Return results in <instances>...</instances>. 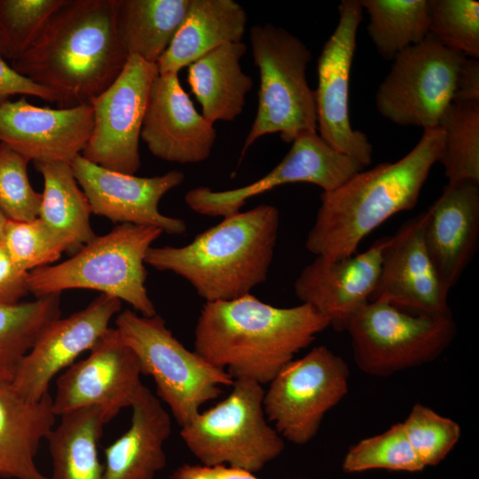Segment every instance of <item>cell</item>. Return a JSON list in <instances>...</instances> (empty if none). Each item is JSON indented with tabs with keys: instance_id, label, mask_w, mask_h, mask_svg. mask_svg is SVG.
I'll return each mask as SVG.
<instances>
[{
	"instance_id": "43",
	"label": "cell",
	"mask_w": 479,
	"mask_h": 479,
	"mask_svg": "<svg viewBox=\"0 0 479 479\" xmlns=\"http://www.w3.org/2000/svg\"><path fill=\"white\" fill-rule=\"evenodd\" d=\"M9 219L0 210V243H3Z\"/></svg>"
},
{
	"instance_id": "34",
	"label": "cell",
	"mask_w": 479,
	"mask_h": 479,
	"mask_svg": "<svg viewBox=\"0 0 479 479\" xmlns=\"http://www.w3.org/2000/svg\"><path fill=\"white\" fill-rule=\"evenodd\" d=\"M428 28L445 47L479 59V3L472 0H428Z\"/></svg>"
},
{
	"instance_id": "41",
	"label": "cell",
	"mask_w": 479,
	"mask_h": 479,
	"mask_svg": "<svg viewBox=\"0 0 479 479\" xmlns=\"http://www.w3.org/2000/svg\"><path fill=\"white\" fill-rule=\"evenodd\" d=\"M169 479H261L250 471L228 466L184 464Z\"/></svg>"
},
{
	"instance_id": "37",
	"label": "cell",
	"mask_w": 479,
	"mask_h": 479,
	"mask_svg": "<svg viewBox=\"0 0 479 479\" xmlns=\"http://www.w3.org/2000/svg\"><path fill=\"white\" fill-rule=\"evenodd\" d=\"M66 0H0V35L11 60L37 39Z\"/></svg>"
},
{
	"instance_id": "24",
	"label": "cell",
	"mask_w": 479,
	"mask_h": 479,
	"mask_svg": "<svg viewBox=\"0 0 479 479\" xmlns=\"http://www.w3.org/2000/svg\"><path fill=\"white\" fill-rule=\"evenodd\" d=\"M50 393L37 401L20 395L12 381H0V476L49 479L35 463L40 443L54 428Z\"/></svg>"
},
{
	"instance_id": "6",
	"label": "cell",
	"mask_w": 479,
	"mask_h": 479,
	"mask_svg": "<svg viewBox=\"0 0 479 479\" xmlns=\"http://www.w3.org/2000/svg\"><path fill=\"white\" fill-rule=\"evenodd\" d=\"M249 42L260 86L256 115L240 159L265 135L279 133L284 142L292 143L299 136L318 130L316 94L306 73L311 53L305 43L271 23L253 26Z\"/></svg>"
},
{
	"instance_id": "29",
	"label": "cell",
	"mask_w": 479,
	"mask_h": 479,
	"mask_svg": "<svg viewBox=\"0 0 479 479\" xmlns=\"http://www.w3.org/2000/svg\"><path fill=\"white\" fill-rule=\"evenodd\" d=\"M43 178L38 217L76 253L96 234L90 225L91 208L69 162H37Z\"/></svg>"
},
{
	"instance_id": "17",
	"label": "cell",
	"mask_w": 479,
	"mask_h": 479,
	"mask_svg": "<svg viewBox=\"0 0 479 479\" xmlns=\"http://www.w3.org/2000/svg\"><path fill=\"white\" fill-rule=\"evenodd\" d=\"M121 308L119 299L102 294L84 309L50 322L19 365L12 381L17 391L31 401L49 393L51 380L93 348Z\"/></svg>"
},
{
	"instance_id": "35",
	"label": "cell",
	"mask_w": 479,
	"mask_h": 479,
	"mask_svg": "<svg viewBox=\"0 0 479 479\" xmlns=\"http://www.w3.org/2000/svg\"><path fill=\"white\" fill-rule=\"evenodd\" d=\"M3 243L16 268L25 273L51 265L70 250L68 242L39 217L9 220Z\"/></svg>"
},
{
	"instance_id": "5",
	"label": "cell",
	"mask_w": 479,
	"mask_h": 479,
	"mask_svg": "<svg viewBox=\"0 0 479 479\" xmlns=\"http://www.w3.org/2000/svg\"><path fill=\"white\" fill-rule=\"evenodd\" d=\"M162 232L153 226L121 224L68 260L28 272V292L40 298L69 289L97 290L127 302L140 315L154 316L145 287V257Z\"/></svg>"
},
{
	"instance_id": "11",
	"label": "cell",
	"mask_w": 479,
	"mask_h": 479,
	"mask_svg": "<svg viewBox=\"0 0 479 479\" xmlns=\"http://www.w3.org/2000/svg\"><path fill=\"white\" fill-rule=\"evenodd\" d=\"M466 58L428 34L394 58L375 94L377 111L396 125L437 127Z\"/></svg>"
},
{
	"instance_id": "42",
	"label": "cell",
	"mask_w": 479,
	"mask_h": 479,
	"mask_svg": "<svg viewBox=\"0 0 479 479\" xmlns=\"http://www.w3.org/2000/svg\"><path fill=\"white\" fill-rule=\"evenodd\" d=\"M452 101L479 102V60L466 58L456 78Z\"/></svg>"
},
{
	"instance_id": "16",
	"label": "cell",
	"mask_w": 479,
	"mask_h": 479,
	"mask_svg": "<svg viewBox=\"0 0 479 479\" xmlns=\"http://www.w3.org/2000/svg\"><path fill=\"white\" fill-rule=\"evenodd\" d=\"M71 167L92 214L114 223L156 227L169 234L186 231L184 220L164 216L158 208L161 199L184 182L182 171L140 177L107 169L82 154L72 161Z\"/></svg>"
},
{
	"instance_id": "33",
	"label": "cell",
	"mask_w": 479,
	"mask_h": 479,
	"mask_svg": "<svg viewBox=\"0 0 479 479\" xmlns=\"http://www.w3.org/2000/svg\"><path fill=\"white\" fill-rule=\"evenodd\" d=\"M424 467L407 439L402 422L352 445L342 462L347 473L370 469L418 472Z\"/></svg>"
},
{
	"instance_id": "32",
	"label": "cell",
	"mask_w": 479,
	"mask_h": 479,
	"mask_svg": "<svg viewBox=\"0 0 479 479\" xmlns=\"http://www.w3.org/2000/svg\"><path fill=\"white\" fill-rule=\"evenodd\" d=\"M438 127L444 133L438 162L444 169L448 183H479V102L452 101Z\"/></svg>"
},
{
	"instance_id": "40",
	"label": "cell",
	"mask_w": 479,
	"mask_h": 479,
	"mask_svg": "<svg viewBox=\"0 0 479 479\" xmlns=\"http://www.w3.org/2000/svg\"><path fill=\"white\" fill-rule=\"evenodd\" d=\"M27 273L16 268L4 243H0V305H13L27 294Z\"/></svg>"
},
{
	"instance_id": "36",
	"label": "cell",
	"mask_w": 479,
	"mask_h": 479,
	"mask_svg": "<svg viewBox=\"0 0 479 479\" xmlns=\"http://www.w3.org/2000/svg\"><path fill=\"white\" fill-rule=\"evenodd\" d=\"M402 424L424 467L439 464L455 447L461 435L459 423L420 403L412 407Z\"/></svg>"
},
{
	"instance_id": "1",
	"label": "cell",
	"mask_w": 479,
	"mask_h": 479,
	"mask_svg": "<svg viewBox=\"0 0 479 479\" xmlns=\"http://www.w3.org/2000/svg\"><path fill=\"white\" fill-rule=\"evenodd\" d=\"M117 0H66L12 68L48 89L58 108L90 104L120 75L128 53L116 29Z\"/></svg>"
},
{
	"instance_id": "18",
	"label": "cell",
	"mask_w": 479,
	"mask_h": 479,
	"mask_svg": "<svg viewBox=\"0 0 479 479\" xmlns=\"http://www.w3.org/2000/svg\"><path fill=\"white\" fill-rule=\"evenodd\" d=\"M423 223L424 211L390 236L369 301L385 302L417 315L451 314L449 291L439 279L424 244Z\"/></svg>"
},
{
	"instance_id": "30",
	"label": "cell",
	"mask_w": 479,
	"mask_h": 479,
	"mask_svg": "<svg viewBox=\"0 0 479 479\" xmlns=\"http://www.w3.org/2000/svg\"><path fill=\"white\" fill-rule=\"evenodd\" d=\"M367 12L368 35L387 60L429 34L428 0H359Z\"/></svg>"
},
{
	"instance_id": "39",
	"label": "cell",
	"mask_w": 479,
	"mask_h": 479,
	"mask_svg": "<svg viewBox=\"0 0 479 479\" xmlns=\"http://www.w3.org/2000/svg\"><path fill=\"white\" fill-rule=\"evenodd\" d=\"M13 95L34 96L55 103L48 89L19 74L0 53V105Z\"/></svg>"
},
{
	"instance_id": "19",
	"label": "cell",
	"mask_w": 479,
	"mask_h": 479,
	"mask_svg": "<svg viewBox=\"0 0 479 479\" xmlns=\"http://www.w3.org/2000/svg\"><path fill=\"white\" fill-rule=\"evenodd\" d=\"M92 129L90 104L54 109L21 97L0 105V143L35 163H71L82 153Z\"/></svg>"
},
{
	"instance_id": "26",
	"label": "cell",
	"mask_w": 479,
	"mask_h": 479,
	"mask_svg": "<svg viewBox=\"0 0 479 479\" xmlns=\"http://www.w3.org/2000/svg\"><path fill=\"white\" fill-rule=\"evenodd\" d=\"M243 42L229 43L207 52L188 66L187 82L211 123L233 122L243 111L253 82L241 67Z\"/></svg>"
},
{
	"instance_id": "15",
	"label": "cell",
	"mask_w": 479,
	"mask_h": 479,
	"mask_svg": "<svg viewBox=\"0 0 479 479\" xmlns=\"http://www.w3.org/2000/svg\"><path fill=\"white\" fill-rule=\"evenodd\" d=\"M137 357L116 328L110 327L90 355L67 368L57 379L52 397L57 416L98 406L111 421L130 407L144 386Z\"/></svg>"
},
{
	"instance_id": "31",
	"label": "cell",
	"mask_w": 479,
	"mask_h": 479,
	"mask_svg": "<svg viewBox=\"0 0 479 479\" xmlns=\"http://www.w3.org/2000/svg\"><path fill=\"white\" fill-rule=\"evenodd\" d=\"M59 317L60 294L0 305V381H12L42 331Z\"/></svg>"
},
{
	"instance_id": "2",
	"label": "cell",
	"mask_w": 479,
	"mask_h": 479,
	"mask_svg": "<svg viewBox=\"0 0 479 479\" xmlns=\"http://www.w3.org/2000/svg\"><path fill=\"white\" fill-rule=\"evenodd\" d=\"M329 326L309 304L279 308L248 294L205 302L194 330V351L233 380L263 386Z\"/></svg>"
},
{
	"instance_id": "25",
	"label": "cell",
	"mask_w": 479,
	"mask_h": 479,
	"mask_svg": "<svg viewBox=\"0 0 479 479\" xmlns=\"http://www.w3.org/2000/svg\"><path fill=\"white\" fill-rule=\"evenodd\" d=\"M247 15L234 0H190L169 47L156 63L159 75L179 73L215 48L242 42Z\"/></svg>"
},
{
	"instance_id": "28",
	"label": "cell",
	"mask_w": 479,
	"mask_h": 479,
	"mask_svg": "<svg viewBox=\"0 0 479 479\" xmlns=\"http://www.w3.org/2000/svg\"><path fill=\"white\" fill-rule=\"evenodd\" d=\"M190 0H117L116 29L128 55L156 64L169 47Z\"/></svg>"
},
{
	"instance_id": "7",
	"label": "cell",
	"mask_w": 479,
	"mask_h": 479,
	"mask_svg": "<svg viewBox=\"0 0 479 479\" xmlns=\"http://www.w3.org/2000/svg\"><path fill=\"white\" fill-rule=\"evenodd\" d=\"M115 325L180 427L217 398L222 387H232L234 380L227 372L186 349L158 314L145 317L126 310L118 313Z\"/></svg>"
},
{
	"instance_id": "22",
	"label": "cell",
	"mask_w": 479,
	"mask_h": 479,
	"mask_svg": "<svg viewBox=\"0 0 479 479\" xmlns=\"http://www.w3.org/2000/svg\"><path fill=\"white\" fill-rule=\"evenodd\" d=\"M423 240L436 274L450 291L473 260L479 242V183H448L424 211Z\"/></svg>"
},
{
	"instance_id": "13",
	"label": "cell",
	"mask_w": 479,
	"mask_h": 479,
	"mask_svg": "<svg viewBox=\"0 0 479 479\" xmlns=\"http://www.w3.org/2000/svg\"><path fill=\"white\" fill-rule=\"evenodd\" d=\"M363 11L359 0L339 4L337 26L318 60L315 94L318 134L333 149L366 167L373 145L364 132L352 128L349 107L350 70Z\"/></svg>"
},
{
	"instance_id": "14",
	"label": "cell",
	"mask_w": 479,
	"mask_h": 479,
	"mask_svg": "<svg viewBox=\"0 0 479 479\" xmlns=\"http://www.w3.org/2000/svg\"><path fill=\"white\" fill-rule=\"evenodd\" d=\"M364 169L357 161L329 146L318 132H308L296 137L282 161L262 178L225 191L199 186L186 192L185 201L200 215L226 217L240 212L249 199L279 185L309 183L322 192H331Z\"/></svg>"
},
{
	"instance_id": "38",
	"label": "cell",
	"mask_w": 479,
	"mask_h": 479,
	"mask_svg": "<svg viewBox=\"0 0 479 479\" xmlns=\"http://www.w3.org/2000/svg\"><path fill=\"white\" fill-rule=\"evenodd\" d=\"M28 162L0 143V210L12 221H31L38 217L42 193L30 185Z\"/></svg>"
},
{
	"instance_id": "3",
	"label": "cell",
	"mask_w": 479,
	"mask_h": 479,
	"mask_svg": "<svg viewBox=\"0 0 479 479\" xmlns=\"http://www.w3.org/2000/svg\"><path fill=\"white\" fill-rule=\"evenodd\" d=\"M443 147L442 130L425 129L401 159L363 169L335 190L322 192L305 242L308 251L332 262L357 254L360 242L374 229L415 207Z\"/></svg>"
},
{
	"instance_id": "12",
	"label": "cell",
	"mask_w": 479,
	"mask_h": 479,
	"mask_svg": "<svg viewBox=\"0 0 479 479\" xmlns=\"http://www.w3.org/2000/svg\"><path fill=\"white\" fill-rule=\"evenodd\" d=\"M156 64L129 55L117 79L90 104L93 129L82 156L114 171L134 175L140 168L139 139Z\"/></svg>"
},
{
	"instance_id": "21",
	"label": "cell",
	"mask_w": 479,
	"mask_h": 479,
	"mask_svg": "<svg viewBox=\"0 0 479 479\" xmlns=\"http://www.w3.org/2000/svg\"><path fill=\"white\" fill-rule=\"evenodd\" d=\"M389 238L381 237L366 251L338 261L316 256L294 281L296 297L324 315L335 331H345L351 316L369 301L376 287Z\"/></svg>"
},
{
	"instance_id": "27",
	"label": "cell",
	"mask_w": 479,
	"mask_h": 479,
	"mask_svg": "<svg viewBox=\"0 0 479 479\" xmlns=\"http://www.w3.org/2000/svg\"><path fill=\"white\" fill-rule=\"evenodd\" d=\"M105 412L98 406L78 409L60 416L59 424L47 437L52 462L49 479H104L98 442Z\"/></svg>"
},
{
	"instance_id": "10",
	"label": "cell",
	"mask_w": 479,
	"mask_h": 479,
	"mask_svg": "<svg viewBox=\"0 0 479 479\" xmlns=\"http://www.w3.org/2000/svg\"><path fill=\"white\" fill-rule=\"evenodd\" d=\"M349 368L326 346L293 359L268 383L263 410L284 440L305 444L318 433L325 415L349 390Z\"/></svg>"
},
{
	"instance_id": "4",
	"label": "cell",
	"mask_w": 479,
	"mask_h": 479,
	"mask_svg": "<svg viewBox=\"0 0 479 479\" xmlns=\"http://www.w3.org/2000/svg\"><path fill=\"white\" fill-rule=\"evenodd\" d=\"M279 227V212L262 204L224 217L182 247H151L145 263L185 279L206 302L251 294L268 278Z\"/></svg>"
},
{
	"instance_id": "23",
	"label": "cell",
	"mask_w": 479,
	"mask_h": 479,
	"mask_svg": "<svg viewBox=\"0 0 479 479\" xmlns=\"http://www.w3.org/2000/svg\"><path fill=\"white\" fill-rule=\"evenodd\" d=\"M130 408V428L105 449L104 479H154L166 466L169 413L145 386Z\"/></svg>"
},
{
	"instance_id": "44",
	"label": "cell",
	"mask_w": 479,
	"mask_h": 479,
	"mask_svg": "<svg viewBox=\"0 0 479 479\" xmlns=\"http://www.w3.org/2000/svg\"><path fill=\"white\" fill-rule=\"evenodd\" d=\"M0 53L4 59H8L11 60V56L4 43V41L0 35Z\"/></svg>"
},
{
	"instance_id": "9",
	"label": "cell",
	"mask_w": 479,
	"mask_h": 479,
	"mask_svg": "<svg viewBox=\"0 0 479 479\" xmlns=\"http://www.w3.org/2000/svg\"><path fill=\"white\" fill-rule=\"evenodd\" d=\"M354 362L376 377L420 366L439 357L457 334L452 313L417 315L368 301L348 321Z\"/></svg>"
},
{
	"instance_id": "8",
	"label": "cell",
	"mask_w": 479,
	"mask_h": 479,
	"mask_svg": "<svg viewBox=\"0 0 479 479\" xmlns=\"http://www.w3.org/2000/svg\"><path fill=\"white\" fill-rule=\"evenodd\" d=\"M263 395L261 384L234 380L224 399L181 427L183 442L201 465L256 473L282 453L285 440L265 416Z\"/></svg>"
},
{
	"instance_id": "20",
	"label": "cell",
	"mask_w": 479,
	"mask_h": 479,
	"mask_svg": "<svg viewBox=\"0 0 479 479\" xmlns=\"http://www.w3.org/2000/svg\"><path fill=\"white\" fill-rule=\"evenodd\" d=\"M140 137L154 156L186 164L210 156L216 132L194 107L178 74H158L150 88Z\"/></svg>"
}]
</instances>
